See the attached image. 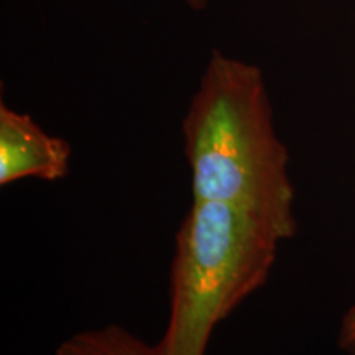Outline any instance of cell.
<instances>
[{
	"instance_id": "cell-1",
	"label": "cell",
	"mask_w": 355,
	"mask_h": 355,
	"mask_svg": "<svg viewBox=\"0 0 355 355\" xmlns=\"http://www.w3.org/2000/svg\"><path fill=\"white\" fill-rule=\"evenodd\" d=\"M183 140L193 201L229 204L286 241L295 235L290 157L259 66L212 51L184 114Z\"/></svg>"
},
{
	"instance_id": "cell-3",
	"label": "cell",
	"mask_w": 355,
	"mask_h": 355,
	"mask_svg": "<svg viewBox=\"0 0 355 355\" xmlns=\"http://www.w3.org/2000/svg\"><path fill=\"white\" fill-rule=\"evenodd\" d=\"M71 153L64 139L43 130L28 114L0 104V186L61 181L69 173Z\"/></svg>"
},
{
	"instance_id": "cell-2",
	"label": "cell",
	"mask_w": 355,
	"mask_h": 355,
	"mask_svg": "<svg viewBox=\"0 0 355 355\" xmlns=\"http://www.w3.org/2000/svg\"><path fill=\"white\" fill-rule=\"evenodd\" d=\"M286 239L224 202L191 201L175 239L170 316L158 355H206L212 332L268 282Z\"/></svg>"
},
{
	"instance_id": "cell-4",
	"label": "cell",
	"mask_w": 355,
	"mask_h": 355,
	"mask_svg": "<svg viewBox=\"0 0 355 355\" xmlns=\"http://www.w3.org/2000/svg\"><path fill=\"white\" fill-rule=\"evenodd\" d=\"M56 355H158L155 345L146 344L125 327L107 324L97 329L76 332L60 344Z\"/></svg>"
},
{
	"instance_id": "cell-6",
	"label": "cell",
	"mask_w": 355,
	"mask_h": 355,
	"mask_svg": "<svg viewBox=\"0 0 355 355\" xmlns=\"http://www.w3.org/2000/svg\"><path fill=\"white\" fill-rule=\"evenodd\" d=\"M186 3H188L189 7L196 8V10H201V8L206 7L207 0H186Z\"/></svg>"
},
{
	"instance_id": "cell-5",
	"label": "cell",
	"mask_w": 355,
	"mask_h": 355,
	"mask_svg": "<svg viewBox=\"0 0 355 355\" xmlns=\"http://www.w3.org/2000/svg\"><path fill=\"white\" fill-rule=\"evenodd\" d=\"M340 347L355 355V303L350 306L343 319L339 336Z\"/></svg>"
}]
</instances>
